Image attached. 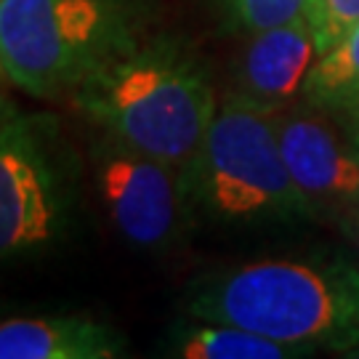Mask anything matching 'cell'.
<instances>
[{
    "label": "cell",
    "mask_w": 359,
    "mask_h": 359,
    "mask_svg": "<svg viewBox=\"0 0 359 359\" xmlns=\"http://www.w3.org/2000/svg\"><path fill=\"white\" fill-rule=\"evenodd\" d=\"M184 314L237 325L306 354L359 346V269L346 261L266 258L197 277Z\"/></svg>",
    "instance_id": "cell-1"
},
{
    "label": "cell",
    "mask_w": 359,
    "mask_h": 359,
    "mask_svg": "<svg viewBox=\"0 0 359 359\" xmlns=\"http://www.w3.org/2000/svg\"><path fill=\"white\" fill-rule=\"evenodd\" d=\"M72 104L93 128L179 168L192 160L218 112L208 67L170 35L142 40L93 72Z\"/></svg>",
    "instance_id": "cell-2"
},
{
    "label": "cell",
    "mask_w": 359,
    "mask_h": 359,
    "mask_svg": "<svg viewBox=\"0 0 359 359\" xmlns=\"http://www.w3.org/2000/svg\"><path fill=\"white\" fill-rule=\"evenodd\" d=\"M194 224L266 229L314 221L285 165L277 112L229 93L203 144L184 165Z\"/></svg>",
    "instance_id": "cell-3"
},
{
    "label": "cell",
    "mask_w": 359,
    "mask_h": 359,
    "mask_svg": "<svg viewBox=\"0 0 359 359\" xmlns=\"http://www.w3.org/2000/svg\"><path fill=\"white\" fill-rule=\"evenodd\" d=\"M147 0H0V59L35 99L72 96L144 40Z\"/></svg>",
    "instance_id": "cell-4"
},
{
    "label": "cell",
    "mask_w": 359,
    "mask_h": 359,
    "mask_svg": "<svg viewBox=\"0 0 359 359\" xmlns=\"http://www.w3.org/2000/svg\"><path fill=\"white\" fill-rule=\"evenodd\" d=\"M80 173L56 115L16 112L0 126V261L65 243L77 218Z\"/></svg>",
    "instance_id": "cell-5"
},
{
    "label": "cell",
    "mask_w": 359,
    "mask_h": 359,
    "mask_svg": "<svg viewBox=\"0 0 359 359\" xmlns=\"http://www.w3.org/2000/svg\"><path fill=\"white\" fill-rule=\"evenodd\" d=\"M88 179L117 237L136 250L163 253L194 224L184 168L157 160L107 130L88 139Z\"/></svg>",
    "instance_id": "cell-6"
},
{
    "label": "cell",
    "mask_w": 359,
    "mask_h": 359,
    "mask_svg": "<svg viewBox=\"0 0 359 359\" xmlns=\"http://www.w3.org/2000/svg\"><path fill=\"white\" fill-rule=\"evenodd\" d=\"M277 136L295 189L314 221L359 218V142L335 126L327 109L311 107L277 115Z\"/></svg>",
    "instance_id": "cell-7"
},
{
    "label": "cell",
    "mask_w": 359,
    "mask_h": 359,
    "mask_svg": "<svg viewBox=\"0 0 359 359\" xmlns=\"http://www.w3.org/2000/svg\"><path fill=\"white\" fill-rule=\"evenodd\" d=\"M320 56L306 16L248 35L234 69V96L280 112L304 93L306 77Z\"/></svg>",
    "instance_id": "cell-8"
},
{
    "label": "cell",
    "mask_w": 359,
    "mask_h": 359,
    "mask_svg": "<svg viewBox=\"0 0 359 359\" xmlns=\"http://www.w3.org/2000/svg\"><path fill=\"white\" fill-rule=\"evenodd\" d=\"M126 335L83 314L11 317L0 322V359H115Z\"/></svg>",
    "instance_id": "cell-9"
},
{
    "label": "cell",
    "mask_w": 359,
    "mask_h": 359,
    "mask_svg": "<svg viewBox=\"0 0 359 359\" xmlns=\"http://www.w3.org/2000/svg\"><path fill=\"white\" fill-rule=\"evenodd\" d=\"M163 354L181 359H290L306 351L266 338L237 325L189 317L176 322L163 344Z\"/></svg>",
    "instance_id": "cell-10"
},
{
    "label": "cell",
    "mask_w": 359,
    "mask_h": 359,
    "mask_svg": "<svg viewBox=\"0 0 359 359\" xmlns=\"http://www.w3.org/2000/svg\"><path fill=\"white\" fill-rule=\"evenodd\" d=\"M306 104L338 112L359 96V22L311 67L304 86Z\"/></svg>",
    "instance_id": "cell-11"
},
{
    "label": "cell",
    "mask_w": 359,
    "mask_h": 359,
    "mask_svg": "<svg viewBox=\"0 0 359 359\" xmlns=\"http://www.w3.org/2000/svg\"><path fill=\"white\" fill-rule=\"evenodd\" d=\"M309 0H221V11L234 32L253 35L306 16Z\"/></svg>",
    "instance_id": "cell-12"
},
{
    "label": "cell",
    "mask_w": 359,
    "mask_h": 359,
    "mask_svg": "<svg viewBox=\"0 0 359 359\" xmlns=\"http://www.w3.org/2000/svg\"><path fill=\"white\" fill-rule=\"evenodd\" d=\"M306 19L322 56L359 22V0H309Z\"/></svg>",
    "instance_id": "cell-13"
},
{
    "label": "cell",
    "mask_w": 359,
    "mask_h": 359,
    "mask_svg": "<svg viewBox=\"0 0 359 359\" xmlns=\"http://www.w3.org/2000/svg\"><path fill=\"white\" fill-rule=\"evenodd\" d=\"M16 88L13 86V80L8 77V72H6V67H3V59H0V126L6 123V120H11L19 109H16V104H13V99L8 96V90Z\"/></svg>",
    "instance_id": "cell-14"
},
{
    "label": "cell",
    "mask_w": 359,
    "mask_h": 359,
    "mask_svg": "<svg viewBox=\"0 0 359 359\" xmlns=\"http://www.w3.org/2000/svg\"><path fill=\"white\" fill-rule=\"evenodd\" d=\"M333 115L341 117V120H344V126H346L348 130H359V96L351 104H346L344 109L333 112Z\"/></svg>",
    "instance_id": "cell-15"
},
{
    "label": "cell",
    "mask_w": 359,
    "mask_h": 359,
    "mask_svg": "<svg viewBox=\"0 0 359 359\" xmlns=\"http://www.w3.org/2000/svg\"><path fill=\"white\" fill-rule=\"evenodd\" d=\"M348 133H351V136H354V139L359 142V130H348Z\"/></svg>",
    "instance_id": "cell-16"
},
{
    "label": "cell",
    "mask_w": 359,
    "mask_h": 359,
    "mask_svg": "<svg viewBox=\"0 0 359 359\" xmlns=\"http://www.w3.org/2000/svg\"><path fill=\"white\" fill-rule=\"evenodd\" d=\"M348 354H354V357H359V346H357V348H351V351H348Z\"/></svg>",
    "instance_id": "cell-17"
}]
</instances>
